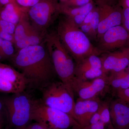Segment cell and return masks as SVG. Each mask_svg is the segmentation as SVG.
<instances>
[{"mask_svg":"<svg viewBox=\"0 0 129 129\" xmlns=\"http://www.w3.org/2000/svg\"><path fill=\"white\" fill-rule=\"evenodd\" d=\"M11 60L14 68L34 87L43 89L57 76L45 42L17 51Z\"/></svg>","mask_w":129,"mask_h":129,"instance_id":"obj_1","label":"cell"},{"mask_svg":"<svg viewBox=\"0 0 129 129\" xmlns=\"http://www.w3.org/2000/svg\"><path fill=\"white\" fill-rule=\"evenodd\" d=\"M56 32L76 64L91 55L98 56L102 53L69 17L64 15L60 18Z\"/></svg>","mask_w":129,"mask_h":129,"instance_id":"obj_2","label":"cell"},{"mask_svg":"<svg viewBox=\"0 0 129 129\" xmlns=\"http://www.w3.org/2000/svg\"><path fill=\"white\" fill-rule=\"evenodd\" d=\"M44 42L57 76L73 91L72 86L76 79V64L73 58L63 46L56 32H47Z\"/></svg>","mask_w":129,"mask_h":129,"instance_id":"obj_3","label":"cell"},{"mask_svg":"<svg viewBox=\"0 0 129 129\" xmlns=\"http://www.w3.org/2000/svg\"><path fill=\"white\" fill-rule=\"evenodd\" d=\"M8 121L17 128H24L31 121L34 100L25 91L1 99Z\"/></svg>","mask_w":129,"mask_h":129,"instance_id":"obj_4","label":"cell"},{"mask_svg":"<svg viewBox=\"0 0 129 129\" xmlns=\"http://www.w3.org/2000/svg\"><path fill=\"white\" fill-rule=\"evenodd\" d=\"M31 120L53 129H82L71 115L45 105L41 101L34 100Z\"/></svg>","mask_w":129,"mask_h":129,"instance_id":"obj_5","label":"cell"},{"mask_svg":"<svg viewBox=\"0 0 129 129\" xmlns=\"http://www.w3.org/2000/svg\"><path fill=\"white\" fill-rule=\"evenodd\" d=\"M42 90L41 101L45 105L67 113L75 120L74 94L71 89L61 81H53Z\"/></svg>","mask_w":129,"mask_h":129,"instance_id":"obj_6","label":"cell"},{"mask_svg":"<svg viewBox=\"0 0 129 129\" xmlns=\"http://www.w3.org/2000/svg\"><path fill=\"white\" fill-rule=\"evenodd\" d=\"M59 13L60 5L57 0H41L29 8L28 14L35 27L46 34Z\"/></svg>","mask_w":129,"mask_h":129,"instance_id":"obj_7","label":"cell"},{"mask_svg":"<svg viewBox=\"0 0 129 129\" xmlns=\"http://www.w3.org/2000/svg\"><path fill=\"white\" fill-rule=\"evenodd\" d=\"M46 34L35 27L30 22L28 14H25L16 25L14 34V45L18 50L40 45L44 42Z\"/></svg>","mask_w":129,"mask_h":129,"instance_id":"obj_8","label":"cell"},{"mask_svg":"<svg viewBox=\"0 0 129 129\" xmlns=\"http://www.w3.org/2000/svg\"><path fill=\"white\" fill-rule=\"evenodd\" d=\"M27 80L15 68L0 62V92L14 94L25 91Z\"/></svg>","mask_w":129,"mask_h":129,"instance_id":"obj_9","label":"cell"},{"mask_svg":"<svg viewBox=\"0 0 129 129\" xmlns=\"http://www.w3.org/2000/svg\"><path fill=\"white\" fill-rule=\"evenodd\" d=\"M108 87L107 75H105L89 80L81 81L75 79L72 90L74 94L78 95L79 98L88 99L98 97Z\"/></svg>","mask_w":129,"mask_h":129,"instance_id":"obj_10","label":"cell"},{"mask_svg":"<svg viewBox=\"0 0 129 129\" xmlns=\"http://www.w3.org/2000/svg\"><path fill=\"white\" fill-rule=\"evenodd\" d=\"M98 8L100 22L97 38L99 39L105 32L113 27L120 25L122 22L123 10L120 8L105 3L103 0L99 1Z\"/></svg>","mask_w":129,"mask_h":129,"instance_id":"obj_11","label":"cell"},{"mask_svg":"<svg viewBox=\"0 0 129 129\" xmlns=\"http://www.w3.org/2000/svg\"><path fill=\"white\" fill-rule=\"evenodd\" d=\"M98 48L102 53L123 47L129 40V33L123 26L118 25L107 30L99 39Z\"/></svg>","mask_w":129,"mask_h":129,"instance_id":"obj_12","label":"cell"},{"mask_svg":"<svg viewBox=\"0 0 129 129\" xmlns=\"http://www.w3.org/2000/svg\"><path fill=\"white\" fill-rule=\"evenodd\" d=\"M102 70L104 74L116 73L127 68L129 64V47L107 53L101 58Z\"/></svg>","mask_w":129,"mask_h":129,"instance_id":"obj_13","label":"cell"},{"mask_svg":"<svg viewBox=\"0 0 129 129\" xmlns=\"http://www.w3.org/2000/svg\"><path fill=\"white\" fill-rule=\"evenodd\" d=\"M101 101L98 97L83 99L79 98L75 102V120L83 128L89 125L91 118L98 111Z\"/></svg>","mask_w":129,"mask_h":129,"instance_id":"obj_14","label":"cell"},{"mask_svg":"<svg viewBox=\"0 0 129 129\" xmlns=\"http://www.w3.org/2000/svg\"><path fill=\"white\" fill-rule=\"evenodd\" d=\"M109 111L114 129H129V104L118 99L110 102Z\"/></svg>","mask_w":129,"mask_h":129,"instance_id":"obj_15","label":"cell"},{"mask_svg":"<svg viewBox=\"0 0 129 129\" xmlns=\"http://www.w3.org/2000/svg\"><path fill=\"white\" fill-rule=\"evenodd\" d=\"M29 8L21 6L13 0L0 12V19L16 25L22 17L28 14Z\"/></svg>","mask_w":129,"mask_h":129,"instance_id":"obj_16","label":"cell"},{"mask_svg":"<svg viewBox=\"0 0 129 129\" xmlns=\"http://www.w3.org/2000/svg\"><path fill=\"white\" fill-rule=\"evenodd\" d=\"M108 84L115 92L129 88V70L127 68L118 72L107 75Z\"/></svg>","mask_w":129,"mask_h":129,"instance_id":"obj_17","label":"cell"},{"mask_svg":"<svg viewBox=\"0 0 129 129\" xmlns=\"http://www.w3.org/2000/svg\"><path fill=\"white\" fill-rule=\"evenodd\" d=\"M60 13L72 18L79 14L87 15L94 8L92 2L80 7H70L59 3Z\"/></svg>","mask_w":129,"mask_h":129,"instance_id":"obj_18","label":"cell"},{"mask_svg":"<svg viewBox=\"0 0 129 129\" xmlns=\"http://www.w3.org/2000/svg\"><path fill=\"white\" fill-rule=\"evenodd\" d=\"M101 59L98 56L91 55L76 64L75 74L91 68L102 69Z\"/></svg>","mask_w":129,"mask_h":129,"instance_id":"obj_19","label":"cell"},{"mask_svg":"<svg viewBox=\"0 0 129 129\" xmlns=\"http://www.w3.org/2000/svg\"><path fill=\"white\" fill-rule=\"evenodd\" d=\"M102 69L91 68L75 74L76 79L81 81L91 80L105 75Z\"/></svg>","mask_w":129,"mask_h":129,"instance_id":"obj_20","label":"cell"},{"mask_svg":"<svg viewBox=\"0 0 129 129\" xmlns=\"http://www.w3.org/2000/svg\"><path fill=\"white\" fill-rule=\"evenodd\" d=\"M110 101L102 102L99 110L100 113V121L103 122L108 129H114L111 122L109 111Z\"/></svg>","mask_w":129,"mask_h":129,"instance_id":"obj_21","label":"cell"},{"mask_svg":"<svg viewBox=\"0 0 129 129\" xmlns=\"http://www.w3.org/2000/svg\"><path fill=\"white\" fill-rule=\"evenodd\" d=\"M100 22V14L98 8H94L92 10V19L90 24L91 26L92 33V38H96L97 35L98 29Z\"/></svg>","mask_w":129,"mask_h":129,"instance_id":"obj_22","label":"cell"},{"mask_svg":"<svg viewBox=\"0 0 129 129\" xmlns=\"http://www.w3.org/2000/svg\"><path fill=\"white\" fill-rule=\"evenodd\" d=\"M2 48L5 58H11L15 53L13 43L11 41L3 40Z\"/></svg>","mask_w":129,"mask_h":129,"instance_id":"obj_23","label":"cell"},{"mask_svg":"<svg viewBox=\"0 0 129 129\" xmlns=\"http://www.w3.org/2000/svg\"><path fill=\"white\" fill-rule=\"evenodd\" d=\"M16 25L0 19V32L3 31L14 35Z\"/></svg>","mask_w":129,"mask_h":129,"instance_id":"obj_24","label":"cell"},{"mask_svg":"<svg viewBox=\"0 0 129 129\" xmlns=\"http://www.w3.org/2000/svg\"><path fill=\"white\" fill-rule=\"evenodd\" d=\"M15 1L16 2L21 6L29 8L36 5L41 0H15Z\"/></svg>","mask_w":129,"mask_h":129,"instance_id":"obj_25","label":"cell"},{"mask_svg":"<svg viewBox=\"0 0 129 129\" xmlns=\"http://www.w3.org/2000/svg\"><path fill=\"white\" fill-rule=\"evenodd\" d=\"M116 92L118 98L122 99L129 104V88Z\"/></svg>","mask_w":129,"mask_h":129,"instance_id":"obj_26","label":"cell"},{"mask_svg":"<svg viewBox=\"0 0 129 129\" xmlns=\"http://www.w3.org/2000/svg\"><path fill=\"white\" fill-rule=\"evenodd\" d=\"M78 27L81 30H82V32H84L86 35H88L91 37H92V29L90 24H82Z\"/></svg>","mask_w":129,"mask_h":129,"instance_id":"obj_27","label":"cell"},{"mask_svg":"<svg viewBox=\"0 0 129 129\" xmlns=\"http://www.w3.org/2000/svg\"><path fill=\"white\" fill-rule=\"evenodd\" d=\"M106 127L104 123L100 120L96 123L89 125L83 129H105Z\"/></svg>","mask_w":129,"mask_h":129,"instance_id":"obj_28","label":"cell"},{"mask_svg":"<svg viewBox=\"0 0 129 129\" xmlns=\"http://www.w3.org/2000/svg\"><path fill=\"white\" fill-rule=\"evenodd\" d=\"M26 129H53L45 125L35 122L26 127Z\"/></svg>","mask_w":129,"mask_h":129,"instance_id":"obj_29","label":"cell"},{"mask_svg":"<svg viewBox=\"0 0 129 129\" xmlns=\"http://www.w3.org/2000/svg\"><path fill=\"white\" fill-rule=\"evenodd\" d=\"M0 37L2 39L11 41L13 44H14V35L11 34L7 32L3 31H1Z\"/></svg>","mask_w":129,"mask_h":129,"instance_id":"obj_30","label":"cell"},{"mask_svg":"<svg viewBox=\"0 0 129 129\" xmlns=\"http://www.w3.org/2000/svg\"><path fill=\"white\" fill-rule=\"evenodd\" d=\"M86 16L84 14H79L75 16L72 19L76 24L79 26L83 23Z\"/></svg>","mask_w":129,"mask_h":129,"instance_id":"obj_31","label":"cell"},{"mask_svg":"<svg viewBox=\"0 0 129 129\" xmlns=\"http://www.w3.org/2000/svg\"><path fill=\"white\" fill-rule=\"evenodd\" d=\"M100 120V113L99 109L95 113L91 118L89 124L96 123Z\"/></svg>","mask_w":129,"mask_h":129,"instance_id":"obj_32","label":"cell"},{"mask_svg":"<svg viewBox=\"0 0 129 129\" xmlns=\"http://www.w3.org/2000/svg\"><path fill=\"white\" fill-rule=\"evenodd\" d=\"M92 10H93V9H92ZM92 10L86 16L82 24H88L90 23L92 18Z\"/></svg>","mask_w":129,"mask_h":129,"instance_id":"obj_33","label":"cell"},{"mask_svg":"<svg viewBox=\"0 0 129 129\" xmlns=\"http://www.w3.org/2000/svg\"><path fill=\"white\" fill-rule=\"evenodd\" d=\"M129 20V8H124L122 13V21Z\"/></svg>","mask_w":129,"mask_h":129,"instance_id":"obj_34","label":"cell"},{"mask_svg":"<svg viewBox=\"0 0 129 129\" xmlns=\"http://www.w3.org/2000/svg\"><path fill=\"white\" fill-rule=\"evenodd\" d=\"M120 3L123 8H129V0H120Z\"/></svg>","mask_w":129,"mask_h":129,"instance_id":"obj_35","label":"cell"},{"mask_svg":"<svg viewBox=\"0 0 129 129\" xmlns=\"http://www.w3.org/2000/svg\"><path fill=\"white\" fill-rule=\"evenodd\" d=\"M122 23H123L124 27L127 30L129 33V20H124L122 21Z\"/></svg>","mask_w":129,"mask_h":129,"instance_id":"obj_36","label":"cell"},{"mask_svg":"<svg viewBox=\"0 0 129 129\" xmlns=\"http://www.w3.org/2000/svg\"><path fill=\"white\" fill-rule=\"evenodd\" d=\"M13 0H0V5L5 6Z\"/></svg>","mask_w":129,"mask_h":129,"instance_id":"obj_37","label":"cell"},{"mask_svg":"<svg viewBox=\"0 0 129 129\" xmlns=\"http://www.w3.org/2000/svg\"><path fill=\"white\" fill-rule=\"evenodd\" d=\"M4 109V105L1 99H0V115H1L3 110Z\"/></svg>","mask_w":129,"mask_h":129,"instance_id":"obj_38","label":"cell"},{"mask_svg":"<svg viewBox=\"0 0 129 129\" xmlns=\"http://www.w3.org/2000/svg\"><path fill=\"white\" fill-rule=\"evenodd\" d=\"M57 1H60V2H63L65 1H67V0H57Z\"/></svg>","mask_w":129,"mask_h":129,"instance_id":"obj_39","label":"cell"},{"mask_svg":"<svg viewBox=\"0 0 129 129\" xmlns=\"http://www.w3.org/2000/svg\"><path fill=\"white\" fill-rule=\"evenodd\" d=\"M26 127L24 128H17V129H26Z\"/></svg>","mask_w":129,"mask_h":129,"instance_id":"obj_40","label":"cell"},{"mask_svg":"<svg viewBox=\"0 0 129 129\" xmlns=\"http://www.w3.org/2000/svg\"><path fill=\"white\" fill-rule=\"evenodd\" d=\"M127 69H128V70H129V65H128V67H127Z\"/></svg>","mask_w":129,"mask_h":129,"instance_id":"obj_41","label":"cell"},{"mask_svg":"<svg viewBox=\"0 0 129 129\" xmlns=\"http://www.w3.org/2000/svg\"><path fill=\"white\" fill-rule=\"evenodd\" d=\"M0 129H2L1 127V125L0 124Z\"/></svg>","mask_w":129,"mask_h":129,"instance_id":"obj_42","label":"cell"},{"mask_svg":"<svg viewBox=\"0 0 129 129\" xmlns=\"http://www.w3.org/2000/svg\"><path fill=\"white\" fill-rule=\"evenodd\" d=\"M98 1H100V0H98Z\"/></svg>","mask_w":129,"mask_h":129,"instance_id":"obj_43","label":"cell"}]
</instances>
